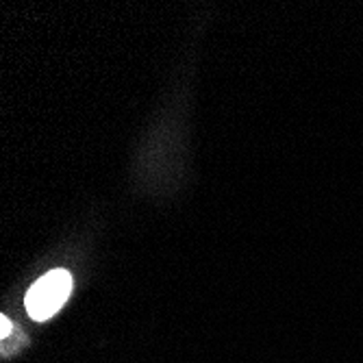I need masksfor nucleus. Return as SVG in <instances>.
Listing matches in <instances>:
<instances>
[{
    "label": "nucleus",
    "instance_id": "2",
    "mask_svg": "<svg viewBox=\"0 0 363 363\" xmlns=\"http://www.w3.org/2000/svg\"><path fill=\"white\" fill-rule=\"evenodd\" d=\"M9 331H11V324H9V320H7V318H3V337H7V335H9Z\"/></svg>",
    "mask_w": 363,
    "mask_h": 363
},
{
    "label": "nucleus",
    "instance_id": "1",
    "mask_svg": "<svg viewBox=\"0 0 363 363\" xmlns=\"http://www.w3.org/2000/svg\"><path fill=\"white\" fill-rule=\"evenodd\" d=\"M72 291V277L65 270H52L44 274L26 291V311L33 320L52 318L68 301Z\"/></svg>",
    "mask_w": 363,
    "mask_h": 363
}]
</instances>
